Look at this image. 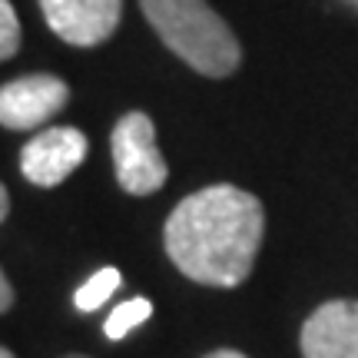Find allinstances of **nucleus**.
Instances as JSON below:
<instances>
[{
    "mask_svg": "<svg viewBox=\"0 0 358 358\" xmlns=\"http://www.w3.org/2000/svg\"><path fill=\"white\" fill-rule=\"evenodd\" d=\"M150 315H153V302H150V299H129V302H120V306L110 312L106 325H103V335H106L110 342H120V338H127L133 329H140Z\"/></svg>",
    "mask_w": 358,
    "mask_h": 358,
    "instance_id": "obj_8",
    "label": "nucleus"
},
{
    "mask_svg": "<svg viewBox=\"0 0 358 358\" xmlns=\"http://www.w3.org/2000/svg\"><path fill=\"white\" fill-rule=\"evenodd\" d=\"M43 20L70 47H100L116 34L123 0H40Z\"/></svg>",
    "mask_w": 358,
    "mask_h": 358,
    "instance_id": "obj_6",
    "label": "nucleus"
},
{
    "mask_svg": "<svg viewBox=\"0 0 358 358\" xmlns=\"http://www.w3.org/2000/svg\"><path fill=\"white\" fill-rule=\"evenodd\" d=\"M0 358H13V352H7V348L0 345Z\"/></svg>",
    "mask_w": 358,
    "mask_h": 358,
    "instance_id": "obj_14",
    "label": "nucleus"
},
{
    "mask_svg": "<svg viewBox=\"0 0 358 358\" xmlns=\"http://www.w3.org/2000/svg\"><path fill=\"white\" fill-rule=\"evenodd\" d=\"M13 306V285L10 279L3 275V268H0V312H7Z\"/></svg>",
    "mask_w": 358,
    "mask_h": 358,
    "instance_id": "obj_11",
    "label": "nucleus"
},
{
    "mask_svg": "<svg viewBox=\"0 0 358 358\" xmlns=\"http://www.w3.org/2000/svg\"><path fill=\"white\" fill-rule=\"evenodd\" d=\"M10 216V196H7V186L0 182V222Z\"/></svg>",
    "mask_w": 358,
    "mask_h": 358,
    "instance_id": "obj_12",
    "label": "nucleus"
},
{
    "mask_svg": "<svg viewBox=\"0 0 358 358\" xmlns=\"http://www.w3.org/2000/svg\"><path fill=\"white\" fill-rule=\"evenodd\" d=\"M70 100V87L53 73H27L0 87V127L37 129L50 123Z\"/></svg>",
    "mask_w": 358,
    "mask_h": 358,
    "instance_id": "obj_4",
    "label": "nucleus"
},
{
    "mask_svg": "<svg viewBox=\"0 0 358 358\" xmlns=\"http://www.w3.org/2000/svg\"><path fill=\"white\" fill-rule=\"evenodd\" d=\"M206 358H245V355L236 352V348H219V352H213V355H206Z\"/></svg>",
    "mask_w": 358,
    "mask_h": 358,
    "instance_id": "obj_13",
    "label": "nucleus"
},
{
    "mask_svg": "<svg viewBox=\"0 0 358 358\" xmlns=\"http://www.w3.org/2000/svg\"><path fill=\"white\" fill-rule=\"evenodd\" d=\"M302 358H358V302L332 299L319 306L299 335Z\"/></svg>",
    "mask_w": 358,
    "mask_h": 358,
    "instance_id": "obj_7",
    "label": "nucleus"
},
{
    "mask_svg": "<svg viewBox=\"0 0 358 358\" xmlns=\"http://www.w3.org/2000/svg\"><path fill=\"white\" fill-rule=\"evenodd\" d=\"M70 358H80V355H70Z\"/></svg>",
    "mask_w": 358,
    "mask_h": 358,
    "instance_id": "obj_15",
    "label": "nucleus"
},
{
    "mask_svg": "<svg viewBox=\"0 0 358 358\" xmlns=\"http://www.w3.org/2000/svg\"><path fill=\"white\" fill-rule=\"evenodd\" d=\"M87 159V136L77 127H50L40 129L34 140H27L20 150V173L27 182L40 189L60 186L73 169L83 166Z\"/></svg>",
    "mask_w": 358,
    "mask_h": 358,
    "instance_id": "obj_5",
    "label": "nucleus"
},
{
    "mask_svg": "<svg viewBox=\"0 0 358 358\" xmlns=\"http://www.w3.org/2000/svg\"><path fill=\"white\" fill-rule=\"evenodd\" d=\"M120 268H113V266H103L100 272H93L83 285L77 289V295H73V306L80 308V312H96V308L110 299V295L120 289Z\"/></svg>",
    "mask_w": 358,
    "mask_h": 358,
    "instance_id": "obj_9",
    "label": "nucleus"
},
{
    "mask_svg": "<svg viewBox=\"0 0 358 358\" xmlns=\"http://www.w3.org/2000/svg\"><path fill=\"white\" fill-rule=\"evenodd\" d=\"M110 150H113V169L120 189L129 196H150L166 182L169 169L166 159L156 146V127L153 120L140 110L120 116L110 136Z\"/></svg>",
    "mask_w": 358,
    "mask_h": 358,
    "instance_id": "obj_3",
    "label": "nucleus"
},
{
    "mask_svg": "<svg viewBox=\"0 0 358 358\" xmlns=\"http://www.w3.org/2000/svg\"><path fill=\"white\" fill-rule=\"evenodd\" d=\"M156 37L196 73L222 80L243 64V47L229 24L206 0H140Z\"/></svg>",
    "mask_w": 358,
    "mask_h": 358,
    "instance_id": "obj_2",
    "label": "nucleus"
},
{
    "mask_svg": "<svg viewBox=\"0 0 358 358\" xmlns=\"http://www.w3.org/2000/svg\"><path fill=\"white\" fill-rule=\"evenodd\" d=\"M266 236V209L252 192L213 182L179 199L163 226V245L186 279L236 289L249 279Z\"/></svg>",
    "mask_w": 358,
    "mask_h": 358,
    "instance_id": "obj_1",
    "label": "nucleus"
},
{
    "mask_svg": "<svg viewBox=\"0 0 358 358\" xmlns=\"http://www.w3.org/2000/svg\"><path fill=\"white\" fill-rule=\"evenodd\" d=\"M20 50V20L10 0H0V64Z\"/></svg>",
    "mask_w": 358,
    "mask_h": 358,
    "instance_id": "obj_10",
    "label": "nucleus"
}]
</instances>
